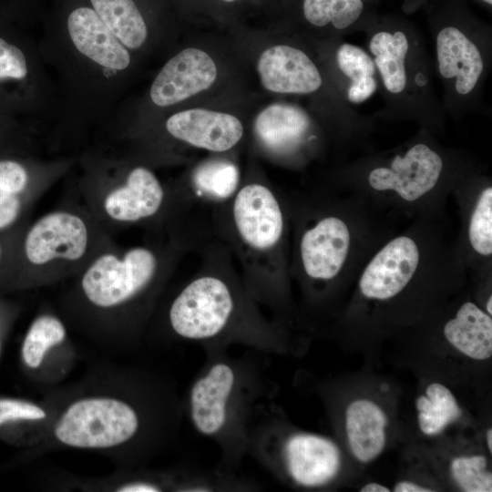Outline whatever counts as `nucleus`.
I'll return each mask as SVG.
<instances>
[{
  "label": "nucleus",
  "mask_w": 492,
  "mask_h": 492,
  "mask_svg": "<svg viewBox=\"0 0 492 492\" xmlns=\"http://www.w3.org/2000/svg\"><path fill=\"white\" fill-rule=\"evenodd\" d=\"M253 366L215 357L195 378L189 393V415L194 429L213 439L229 461L248 452L249 432L266 394Z\"/></svg>",
  "instance_id": "6"
},
{
  "label": "nucleus",
  "mask_w": 492,
  "mask_h": 492,
  "mask_svg": "<svg viewBox=\"0 0 492 492\" xmlns=\"http://www.w3.org/2000/svg\"><path fill=\"white\" fill-rule=\"evenodd\" d=\"M395 492H432L435 489L419 485L414 481H399L394 487Z\"/></svg>",
  "instance_id": "33"
},
{
  "label": "nucleus",
  "mask_w": 492,
  "mask_h": 492,
  "mask_svg": "<svg viewBox=\"0 0 492 492\" xmlns=\"http://www.w3.org/2000/svg\"><path fill=\"white\" fill-rule=\"evenodd\" d=\"M88 241V229L82 218L68 211H54L31 227L25 240V254L36 266L77 261L86 253Z\"/></svg>",
  "instance_id": "12"
},
{
  "label": "nucleus",
  "mask_w": 492,
  "mask_h": 492,
  "mask_svg": "<svg viewBox=\"0 0 492 492\" xmlns=\"http://www.w3.org/2000/svg\"><path fill=\"white\" fill-rule=\"evenodd\" d=\"M336 57L340 70L352 81L373 77L374 74V62L359 46L348 43L343 44L337 51Z\"/></svg>",
  "instance_id": "29"
},
{
  "label": "nucleus",
  "mask_w": 492,
  "mask_h": 492,
  "mask_svg": "<svg viewBox=\"0 0 492 492\" xmlns=\"http://www.w3.org/2000/svg\"><path fill=\"white\" fill-rule=\"evenodd\" d=\"M166 129L181 142L215 153L232 149L244 133L243 126L236 117L204 108H191L170 116Z\"/></svg>",
  "instance_id": "16"
},
{
  "label": "nucleus",
  "mask_w": 492,
  "mask_h": 492,
  "mask_svg": "<svg viewBox=\"0 0 492 492\" xmlns=\"http://www.w3.org/2000/svg\"><path fill=\"white\" fill-rule=\"evenodd\" d=\"M464 179L449 177L444 157L428 144L417 142L333 188L404 220L445 219L447 200Z\"/></svg>",
  "instance_id": "5"
},
{
  "label": "nucleus",
  "mask_w": 492,
  "mask_h": 492,
  "mask_svg": "<svg viewBox=\"0 0 492 492\" xmlns=\"http://www.w3.org/2000/svg\"><path fill=\"white\" fill-rule=\"evenodd\" d=\"M94 10L124 46L138 48L146 41L148 30L133 0H91Z\"/></svg>",
  "instance_id": "24"
},
{
  "label": "nucleus",
  "mask_w": 492,
  "mask_h": 492,
  "mask_svg": "<svg viewBox=\"0 0 492 492\" xmlns=\"http://www.w3.org/2000/svg\"><path fill=\"white\" fill-rule=\"evenodd\" d=\"M362 0H304L303 14L313 26H323L332 23L337 29H344L354 23L362 14Z\"/></svg>",
  "instance_id": "27"
},
{
  "label": "nucleus",
  "mask_w": 492,
  "mask_h": 492,
  "mask_svg": "<svg viewBox=\"0 0 492 492\" xmlns=\"http://www.w3.org/2000/svg\"><path fill=\"white\" fill-rule=\"evenodd\" d=\"M445 219L403 223L370 257L354 284L349 316L370 323L406 320L462 289L466 268Z\"/></svg>",
  "instance_id": "2"
},
{
  "label": "nucleus",
  "mask_w": 492,
  "mask_h": 492,
  "mask_svg": "<svg viewBox=\"0 0 492 492\" xmlns=\"http://www.w3.org/2000/svg\"><path fill=\"white\" fill-rule=\"evenodd\" d=\"M200 265L172 300L168 321L179 337L208 345L241 343L282 348L285 326L268 317L247 290L234 258L222 241L198 253Z\"/></svg>",
  "instance_id": "3"
},
{
  "label": "nucleus",
  "mask_w": 492,
  "mask_h": 492,
  "mask_svg": "<svg viewBox=\"0 0 492 492\" xmlns=\"http://www.w3.org/2000/svg\"><path fill=\"white\" fill-rule=\"evenodd\" d=\"M291 220L290 274L310 310L354 286L374 252L405 222L334 188L285 193Z\"/></svg>",
  "instance_id": "1"
},
{
  "label": "nucleus",
  "mask_w": 492,
  "mask_h": 492,
  "mask_svg": "<svg viewBox=\"0 0 492 492\" xmlns=\"http://www.w3.org/2000/svg\"><path fill=\"white\" fill-rule=\"evenodd\" d=\"M139 428L136 410L114 398L92 397L73 403L55 427L63 444L79 448H107L131 439Z\"/></svg>",
  "instance_id": "10"
},
{
  "label": "nucleus",
  "mask_w": 492,
  "mask_h": 492,
  "mask_svg": "<svg viewBox=\"0 0 492 492\" xmlns=\"http://www.w3.org/2000/svg\"><path fill=\"white\" fill-rule=\"evenodd\" d=\"M362 492H389L390 489L379 483L371 482L363 486L360 489Z\"/></svg>",
  "instance_id": "34"
},
{
  "label": "nucleus",
  "mask_w": 492,
  "mask_h": 492,
  "mask_svg": "<svg viewBox=\"0 0 492 492\" xmlns=\"http://www.w3.org/2000/svg\"><path fill=\"white\" fill-rule=\"evenodd\" d=\"M261 405L249 432L248 451L269 469L296 486L315 488L332 482L340 471L342 455L331 439L312 433L282 435Z\"/></svg>",
  "instance_id": "9"
},
{
  "label": "nucleus",
  "mask_w": 492,
  "mask_h": 492,
  "mask_svg": "<svg viewBox=\"0 0 492 492\" xmlns=\"http://www.w3.org/2000/svg\"><path fill=\"white\" fill-rule=\"evenodd\" d=\"M442 333L448 344L466 357L486 361L492 356V316L472 299L456 303Z\"/></svg>",
  "instance_id": "19"
},
{
  "label": "nucleus",
  "mask_w": 492,
  "mask_h": 492,
  "mask_svg": "<svg viewBox=\"0 0 492 492\" xmlns=\"http://www.w3.org/2000/svg\"><path fill=\"white\" fill-rule=\"evenodd\" d=\"M486 442L489 453H492V429L489 427L486 434Z\"/></svg>",
  "instance_id": "35"
},
{
  "label": "nucleus",
  "mask_w": 492,
  "mask_h": 492,
  "mask_svg": "<svg viewBox=\"0 0 492 492\" xmlns=\"http://www.w3.org/2000/svg\"><path fill=\"white\" fill-rule=\"evenodd\" d=\"M388 418L384 409L368 398L354 399L344 413L346 439L354 457L361 463L377 458L386 444Z\"/></svg>",
  "instance_id": "20"
},
{
  "label": "nucleus",
  "mask_w": 492,
  "mask_h": 492,
  "mask_svg": "<svg viewBox=\"0 0 492 492\" xmlns=\"http://www.w3.org/2000/svg\"><path fill=\"white\" fill-rule=\"evenodd\" d=\"M406 36L397 31L378 32L370 41V51L375 56L374 65L379 69L384 87L391 93H400L406 86L405 58L408 51Z\"/></svg>",
  "instance_id": "23"
},
{
  "label": "nucleus",
  "mask_w": 492,
  "mask_h": 492,
  "mask_svg": "<svg viewBox=\"0 0 492 492\" xmlns=\"http://www.w3.org/2000/svg\"><path fill=\"white\" fill-rule=\"evenodd\" d=\"M263 87L276 93L308 94L322 85L321 75L308 56L289 46L264 50L258 61Z\"/></svg>",
  "instance_id": "17"
},
{
  "label": "nucleus",
  "mask_w": 492,
  "mask_h": 492,
  "mask_svg": "<svg viewBox=\"0 0 492 492\" xmlns=\"http://www.w3.org/2000/svg\"><path fill=\"white\" fill-rule=\"evenodd\" d=\"M224 1H227V2H232V1H236V0H224Z\"/></svg>",
  "instance_id": "37"
},
{
  "label": "nucleus",
  "mask_w": 492,
  "mask_h": 492,
  "mask_svg": "<svg viewBox=\"0 0 492 492\" xmlns=\"http://www.w3.org/2000/svg\"><path fill=\"white\" fill-rule=\"evenodd\" d=\"M216 77L210 55L189 47L165 64L151 85L150 98L159 107L174 105L209 88Z\"/></svg>",
  "instance_id": "15"
},
{
  "label": "nucleus",
  "mask_w": 492,
  "mask_h": 492,
  "mask_svg": "<svg viewBox=\"0 0 492 492\" xmlns=\"http://www.w3.org/2000/svg\"><path fill=\"white\" fill-rule=\"evenodd\" d=\"M27 184L28 173L21 163L0 160V230L12 225L19 216Z\"/></svg>",
  "instance_id": "25"
},
{
  "label": "nucleus",
  "mask_w": 492,
  "mask_h": 492,
  "mask_svg": "<svg viewBox=\"0 0 492 492\" xmlns=\"http://www.w3.org/2000/svg\"><path fill=\"white\" fill-rule=\"evenodd\" d=\"M66 337L63 323L55 316L41 315L29 327L22 345V358L30 368H36L44 356L55 344L61 343Z\"/></svg>",
  "instance_id": "26"
},
{
  "label": "nucleus",
  "mask_w": 492,
  "mask_h": 492,
  "mask_svg": "<svg viewBox=\"0 0 492 492\" xmlns=\"http://www.w3.org/2000/svg\"><path fill=\"white\" fill-rule=\"evenodd\" d=\"M376 87L377 83L373 77L352 81L347 92L348 99L353 103H362L375 92Z\"/></svg>",
  "instance_id": "31"
},
{
  "label": "nucleus",
  "mask_w": 492,
  "mask_h": 492,
  "mask_svg": "<svg viewBox=\"0 0 492 492\" xmlns=\"http://www.w3.org/2000/svg\"><path fill=\"white\" fill-rule=\"evenodd\" d=\"M449 474L456 487L466 492H491L492 474L487 458L480 454L455 456L449 463Z\"/></svg>",
  "instance_id": "28"
},
{
  "label": "nucleus",
  "mask_w": 492,
  "mask_h": 492,
  "mask_svg": "<svg viewBox=\"0 0 492 492\" xmlns=\"http://www.w3.org/2000/svg\"><path fill=\"white\" fill-rule=\"evenodd\" d=\"M438 69L445 78L456 77V89L470 93L483 71V59L477 46L454 26L443 28L436 37Z\"/></svg>",
  "instance_id": "21"
},
{
  "label": "nucleus",
  "mask_w": 492,
  "mask_h": 492,
  "mask_svg": "<svg viewBox=\"0 0 492 492\" xmlns=\"http://www.w3.org/2000/svg\"><path fill=\"white\" fill-rule=\"evenodd\" d=\"M160 490L159 486L148 481L128 483L117 489V491L120 492H157Z\"/></svg>",
  "instance_id": "32"
},
{
  "label": "nucleus",
  "mask_w": 492,
  "mask_h": 492,
  "mask_svg": "<svg viewBox=\"0 0 492 492\" xmlns=\"http://www.w3.org/2000/svg\"><path fill=\"white\" fill-rule=\"evenodd\" d=\"M459 214L456 246L468 278L477 286L492 277V185L465 178L454 190Z\"/></svg>",
  "instance_id": "11"
},
{
  "label": "nucleus",
  "mask_w": 492,
  "mask_h": 492,
  "mask_svg": "<svg viewBox=\"0 0 492 492\" xmlns=\"http://www.w3.org/2000/svg\"><path fill=\"white\" fill-rule=\"evenodd\" d=\"M219 240L231 251L251 296L272 319L288 326L292 304L285 193L260 177L242 178L222 217Z\"/></svg>",
  "instance_id": "4"
},
{
  "label": "nucleus",
  "mask_w": 492,
  "mask_h": 492,
  "mask_svg": "<svg viewBox=\"0 0 492 492\" xmlns=\"http://www.w3.org/2000/svg\"><path fill=\"white\" fill-rule=\"evenodd\" d=\"M46 417L38 405L19 399L0 398V425L18 420H39Z\"/></svg>",
  "instance_id": "30"
},
{
  "label": "nucleus",
  "mask_w": 492,
  "mask_h": 492,
  "mask_svg": "<svg viewBox=\"0 0 492 492\" xmlns=\"http://www.w3.org/2000/svg\"><path fill=\"white\" fill-rule=\"evenodd\" d=\"M67 29L77 49L97 64L116 70L129 65L128 50L95 10L88 7L74 10L67 18Z\"/></svg>",
  "instance_id": "18"
},
{
  "label": "nucleus",
  "mask_w": 492,
  "mask_h": 492,
  "mask_svg": "<svg viewBox=\"0 0 492 492\" xmlns=\"http://www.w3.org/2000/svg\"><path fill=\"white\" fill-rule=\"evenodd\" d=\"M0 256H1V248H0Z\"/></svg>",
  "instance_id": "38"
},
{
  "label": "nucleus",
  "mask_w": 492,
  "mask_h": 492,
  "mask_svg": "<svg viewBox=\"0 0 492 492\" xmlns=\"http://www.w3.org/2000/svg\"><path fill=\"white\" fill-rule=\"evenodd\" d=\"M415 408L419 429L427 436L439 435L462 414L453 392L438 382L426 385L416 398Z\"/></svg>",
  "instance_id": "22"
},
{
  "label": "nucleus",
  "mask_w": 492,
  "mask_h": 492,
  "mask_svg": "<svg viewBox=\"0 0 492 492\" xmlns=\"http://www.w3.org/2000/svg\"><path fill=\"white\" fill-rule=\"evenodd\" d=\"M311 121L301 108L288 104H272L256 117L253 134L260 149L280 160L298 158L315 138Z\"/></svg>",
  "instance_id": "14"
},
{
  "label": "nucleus",
  "mask_w": 492,
  "mask_h": 492,
  "mask_svg": "<svg viewBox=\"0 0 492 492\" xmlns=\"http://www.w3.org/2000/svg\"><path fill=\"white\" fill-rule=\"evenodd\" d=\"M483 1L486 2V3H488L490 5L492 4V0H483Z\"/></svg>",
  "instance_id": "36"
},
{
  "label": "nucleus",
  "mask_w": 492,
  "mask_h": 492,
  "mask_svg": "<svg viewBox=\"0 0 492 492\" xmlns=\"http://www.w3.org/2000/svg\"><path fill=\"white\" fill-rule=\"evenodd\" d=\"M168 191L159 178L144 166L133 168L125 180L110 190L103 200L106 214L121 224L163 222Z\"/></svg>",
  "instance_id": "13"
},
{
  "label": "nucleus",
  "mask_w": 492,
  "mask_h": 492,
  "mask_svg": "<svg viewBox=\"0 0 492 492\" xmlns=\"http://www.w3.org/2000/svg\"><path fill=\"white\" fill-rule=\"evenodd\" d=\"M241 179L239 166L229 158L213 157L196 164L179 188L168 192L163 223L169 239L196 254L220 241L222 217Z\"/></svg>",
  "instance_id": "7"
},
{
  "label": "nucleus",
  "mask_w": 492,
  "mask_h": 492,
  "mask_svg": "<svg viewBox=\"0 0 492 492\" xmlns=\"http://www.w3.org/2000/svg\"><path fill=\"white\" fill-rule=\"evenodd\" d=\"M186 251L169 239L166 245H139L98 256L86 270L82 290L94 305L109 308L152 292Z\"/></svg>",
  "instance_id": "8"
}]
</instances>
